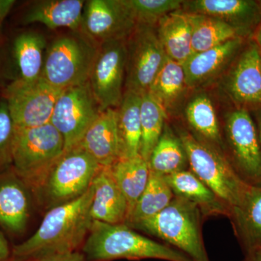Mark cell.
<instances>
[{
	"mask_svg": "<svg viewBox=\"0 0 261 261\" xmlns=\"http://www.w3.org/2000/svg\"><path fill=\"white\" fill-rule=\"evenodd\" d=\"M156 32L166 56L183 65L192 56V27L188 13L178 10L159 20Z\"/></svg>",
	"mask_w": 261,
	"mask_h": 261,
	"instance_id": "obj_24",
	"label": "cell"
},
{
	"mask_svg": "<svg viewBox=\"0 0 261 261\" xmlns=\"http://www.w3.org/2000/svg\"><path fill=\"white\" fill-rule=\"evenodd\" d=\"M126 41L101 44L91 70L88 82L102 111L118 107L124 94Z\"/></svg>",
	"mask_w": 261,
	"mask_h": 261,
	"instance_id": "obj_13",
	"label": "cell"
},
{
	"mask_svg": "<svg viewBox=\"0 0 261 261\" xmlns=\"http://www.w3.org/2000/svg\"><path fill=\"white\" fill-rule=\"evenodd\" d=\"M175 197L190 201L200 208L204 218L226 216L229 209L205 184L192 172L185 170L164 176Z\"/></svg>",
	"mask_w": 261,
	"mask_h": 261,
	"instance_id": "obj_23",
	"label": "cell"
},
{
	"mask_svg": "<svg viewBox=\"0 0 261 261\" xmlns=\"http://www.w3.org/2000/svg\"><path fill=\"white\" fill-rule=\"evenodd\" d=\"M94 193L92 184L78 198L49 209L37 231L14 247L13 255L28 260L75 251L88 235L93 221L90 209Z\"/></svg>",
	"mask_w": 261,
	"mask_h": 261,
	"instance_id": "obj_1",
	"label": "cell"
},
{
	"mask_svg": "<svg viewBox=\"0 0 261 261\" xmlns=\"http://www.w3.org/2000/svg\"><path fill=\"white\" fill-rule=\"evenodd\" d=\"M225 137L231 152V164L244 181L261 185V146L258 133L250 113L245 108L228 115Z\"/></svg>",
	"mask_w": 261,
	"mask_h": 261,
	"instance_id": "obj_12",
	"label": "cell"
},
{
	"mask_svg": "<svg viewBox=\"0 0 261 261\" xmlns=\"http://www.w3.org/2000/svg\"><path fill=\"white\" fill-rule=\"evenodd\" d=\"M167 118L164 110L148 92L141 95L140 154L147 162L162 135Z\"/></svg>",
	"mask_w": 261,
	"mask_h": 261,
	"instance_id": "obj_32",
	"label": "cell"
},
{
	"mask_svg": "<svg viewBox=\"0 0 261 261\" xmlns=\"http://www.w3.org/2000/svg\"><path fill=\"white\" fill-rule=\"evenodd\" d=\"M243 261H261V247L245 252V257Z\"/></svg>",
	"mask_w": 261,
	"mask_h": 261,
	"instance_id": "obj_37",
	"label": "cell"
},
{
	"mask_svg": "<svg viewBox=\"0 0 261 261\" xmlns=\"http://www.w3.org/2000/svg\"><path fill=\"white\" fill-rule=\"evenodd\" d=\"M203 218L197 205L174 196L164 210L130 228L166 242L192 261H210L202 236Z\"/></svg>",
	"mask_w": 261,
	"mask_h": 261,
	"instance_id": "obj_4",
	"label": "cell"
},
{
	"mask_svg": "<svg viewBox=\"0 0 261 261\" xmlns=\"http://www.w3.org/2000/svg\"><path fill=\"white\" fill-rule=\"evenodd\" d=\"M255 43L259 47L261 51V22L259 24L258 27L256 29V32H255Z\"/></svg>",
	"mask_w": 261,
	"mask_h": 261,
	"instance_id": "obj_38",
	"label": "cell"
},
{
	"mask_svg": "<svg viewBox=\"0 0 261 261\" xmlns=\"http://www.w3.org/2000/svg\"><path fill=\"white\" fill-rule=\"evenodd\" d=\"M47 42L42 34L17 29L0 39V89L40 78Z\"/></svg>",
	"mask_w": 261,
	"mask_h": 261,
	"instance_id": "obj_8",
	"label": "cell"
},
{
	"mask_svg": "<svg viewBox=\"0 0 261 261\" xmlns=\"http://www.w3.org/2000/svg\"><path fill=\"white\" fill-rule=\"evenodd\" d=\"M177 135L186 150L192 172L229 211L240 205L250 185L239 176L224 152L185 128H178Z\"/></svg>",
	"mask_w": 261,
	"mask_h": 261,
	"instance_id": "obj_5",
	"label": "cell"
},
{
	"mask_svg": "<svg viewBox=\"0 0 261 261\" xmlns=\"http://www.w3.org/2000/svg\"><path fill=\"white\" fill-rule=\"evenodd\" d=\"M137 27L124 0L85 1L80 30L98 47L126 40Z\"/></svg>",
	"mask_w": 261,
	"mask_h": 261,
	"instance_id": "obj_14",
	"label": "cell"
},
{
	"mask_svg": "<svg viewBox=\"0 0 261 261\" xmlns=\"http://www.w3.org/2000/svg\"><path fill=\"white\" fill-rule=\"evenodd\" d=\"M173 198L174 195L164 176L150 172L145 191L125 224L132 227L141 221L153 217L164 210Z\"/></svg>",
	"mask_w": 261,
	"mask_h": 261,
	"instance_id": "obj_30",
	"label": "cell"
},
{
	"mask_svg": "<svg viewBox=\"0 0 261 261\" xmlns=\"http://www.w3.org/2000/svg\"><path fill=\"white\" fill-rule=\"evenodd\" d=\"M15 126L10 116L8 103L0 100V171L13 166V143Z\"/></svg>",
	"mask_w": 261,
	"mask_h": 261,
	"instance_id": "obj_34",
	"label": "cell"
},
{
	"mask_svg": "<svg viewBox=\"0 0 261 261\" xmlns=\"http://www.w3.org/2000/svg\"><path fill=\"white\" fill-rule=\"evenodd\" d=\"M94 193L91 217L93 221L111 224H126L128 203L111 172V167H102L93 181Z\"/></svg>",
	"mask_w": 261,
	"mask_h": 261,
	"instance_id": "obj_20",
	"label": "cell"
},
{
	"mask_svg": "<svg viewBox=\"0 0 261 261\" xmlns=\"http://www.w3.org/2000/svg\"><path fill=\"white\" fill-rule=\"evenodd\" d=\"M256 119L257 123V133H258L259 140H260L261 146V109L257 111Z\"/></svg>",
	"mask_w": 261,
	"mask_h": 261,
	"instance_id": "obj_39",
	"label": "cell"
},
{
	"mask_svg": "<svg viewBox=\"0 0 261 261\" xmlns=\"http://www.w3.org/2000/svg\"><path fill=\"white\" fill-rule=\"evenodd\" d=\"M2 28H3V27H2L1 25H0V39H1L2 37H3V32H2Z\"/></svg>",
	"mask_w": 261,
	"mask_h": 261,
	"instance_id": "obj_40",
	"label": "cell"
},
{
	"mask_svg": "<svg viewBox=\"0 0 261 261\" xmlns=\"http://www.w3.org/2000/svg\"><path fill=\"white\" fill-rule=\"evenodd\" d=\"M148 163L150 172L162 176L185 171L189 166L181 139L166 123Z\"/></svg>",
	"mask_w": 261,
	"mask_h": 261,
	"instance_id": "obj_27",
	"label": "cell"
},
{
	"mask_svg": "<svg viewBox=\"0 0 261 261\" xmlns=\"http://www.w3.org/2000/svg\"><path fill=\"white\" fill-rule=\"evenodd\" d=\"M181 10L189 14L219 19L242 38L257 29L261 22L260 5L252 0H190L183 1Z\"/></svg>",
	"mask_w": 261,
	"mask_h": 261,
	"instance_id": "obj_15",
	"label": "cell"
},
{
	"mask_svg": "<svg viewBox=\"0 0 261 261\" xmlns=\"http://www.w3.org/2000/svg\"><path fill=\"white\" fill-rule=\"evenodd\" d=\"M25 261H87L84 254L73 251L50 254Z\"/></svg>",
	"mask_w": 261,
	"mask_h": 261,
	"instance_id": "obj_35",
	"label": "cell"
},
{
	"mask_svg": "<svg viewBox=\"0 0 261 261\" xmlns=\"http://www.w3.org/2000/svg\"><path fill=\"white\" fill-rule=\"evenodd\" d=\"M185 116L195 135L224 152L217 115L207 94H197L192 98L185 109Z\"/></svg>",
	"mask_w": 261,
	"mask_h": 261,
	"instance_id": "obj_29",
	"label": "cell"
},
{
	"mask_svg": "<svg viewBox=\"0 0 261 261\" xmlns=\"http://www.w3.org/2000/svg\"><path fill=\"white\" fill-rule=\"evenodd\" d=\"M101 111L89 82L63 89L55 105L50 123L63 137L65 151L80 145Z\"/></svg>",
	"mask_w": 261,
	"mask_h": 261,
	"instance_id": "obj_10",
	"label": "cell"
},
{
	"mask_svg": "<svg viewBox=\"0 0 261 261\" xmlns=\"http://www.w3.org/2000/svg\"><path fill=\"white\" fill-rule=\"evenodd\" d=\"M10 248L4 235L0 231V261H5L10 255Z\"/></svg>",
	"mask_w": 261,
	"mask_h": 261,
	"instance_id": "obj_36",
	"label": "cell"
},
{
	"mask_svg": "<svg viewBox=\"0 0 261 261\" xmlns=\"http://www.w3.org/2000/svg\"><path fill=\"white\" fill-rule=\"evenodd\" d=\"M188 15L192 27L193 53L208 50L240 37L234 29L219 19L203 15Z\"/></svg>",
	"mask_w": 261,
	"mask_h": 261,
	"instance_id": "obj_31",
	"label": "cell"
},
{
	"mask_svg": "<svg viewBox=\"0 0 261 261\" xmlns=\"http://www.w3.org/2000/svg\"><path fill=\"white\" fill-rule=\"evenodd\" d=\"M124 92L147 93L168 57L160 42L155 27L137 25L126 41Z\"/></svg>",
	"mask_w": 261,
	"mask_h": 261,
	"instance_id": "obj_9",
	"label": "cell"
},
{
	"mask_svg": "<svg viewBox=\"0 0 261 261\" xmlns=\"http://www.w3.org/2000/svg\"><path fill=\"white\" fill-rule=\"evenodd\" d=\"M83 252L87 260L116 259H159L166 261H192L179 250L159 243L134 231L126 224L92 221Z\"/></svg>",
	"mask_w": 261,
	"mask_h": 261,
	"instance_id": "obj_2",
	"label": "cell"
},
{
	"mask_svg": "<svg viewBox=\"0 0 261 261\" xmlns=\"http://www.w3.org/2000/svg\"><path fill=\"white\" fill-rule=\"evenodd\" d=\"M140 94L125 91L121 103L116 108L119 159L140 154Z\"/></svg>",
	"mask_w": 261,
	"mask_h": 261,
	"instance_id": "obj_25",
	"label": "cell"
},
{
	"mask_svg": "<svg viewBox=\"0 0 261 261\" xmlns=\"http://www.w3.org/2000/svg\"><path fill=\"white\" fill-rule=\"evenodd\" d=\"M110 167L128 203V219L148 183L149 163L138 154L129 159H118Z\"/></svg>",
	"mask_w": 261,
	"mask_h": 261,
	"instance_id": "obj_26",
	"label": "cell"
},
{
	"mask_svg": "<svg viewBox=\"0 0 261 261\" xmlns=\"http://www.w3.org/2000/svg\"><path fill=\"white\" fill-rule=\"evenodd\" d=\"M85 1L83 0H40L29 3L19 15L18 23L27 25L42 23L55 30L80 29Z\"/></svg>",
	"mask_w": 261,
	"mask_h": 261,
	"instance_id": "obj_18",
	"label": "cell"
},
{
	"mask_svg": "<svg viewBox=\"0 0 261 261\" xmlns=\"http://www.w3.org/2000/svg\"><path fill=\"white\" fill-rule=\"evenodd\" d=\"M64 152V140L51 123L30 128L15 126L13 168L34 194Z\"/></svg>",
	"mask_w": 261,
	"mask_h": 261,
	"instance_id": "obj_3",
	"label": "cell"
},
{
	"mask_svg": "<svg viewBox=\"0 0 261 261\" xmlns=\"http://www.w3.org/2000/svg\"><path fill=\"white\" fill-rule=\"evenodd\" d=\"M137 25L156 27L163 17L181 10V0H124Z\"/></svg>",
	"mask_w": 261,
	"mask_h": 261,
	"instance_id": "obj_33",
	"label": "cell"
},
{
	"mask_svg": "<svg viewBox=\"0 0 261 261\" xmlns=\"http://www.w3.org/2000/svg\"><path fill=\"white\" fill-rule=\"evenodd\" d=\"M228 218L244 252L261 247V185H250Z\"/></svg>",
	"mask_w": 261,
	"mask_h": 261,
	"instance_id": "obj_22",
	"label": "cell"
},
{
	"mask_svg": "<svg viewBox=\"0 0 261 261\" xmlns=\"http://www.w3.org/2000/svg\"><path fill=\"white\" fill-rule=\"evenodd\" d=\"M226 92L243 106H261V51L250 43L242 51L225 82Z\"/></svg>",
	"mask_w": 261,
	"mask_h": 261,
	"instance_id": "obj_16",
	"label": "cell"
},
{
	"mask_svg": "<svg viewBox=\"0 0 261 261\" xmlns=\"http://www.w3.org/2000/svg\"><path fill=\"white\" fill-rule=\"evenodd\" d=\"M243 42V38L238 37L208 50L193 53L183 64L187 87L197 88L214 80L232 61Z\"/></svg>",
	"mask_w": 261,
	"mask_h": 261,
	"instance_id": "obj_19",
	"label": "cell"
},
{
	"mask_svg": "<svg viewBox=\"0 0 261 261\" xmlns=\"http://www.w3.org/2000/svg\"><path fill=\"white\" fill-rule=\"evenodd\" d=\"M101 168L87 151L77 146L65 151L35 195L42 196L49 209L70 202L88 190Z\"/></svg>",
	"mask_w": 261,
	"mask_h": 261,
	"instance_id": "obj_7",
	"label": "cell"
},
{
	"mask_svg": "<svg viewBox=\"0 0 261 261\" xmlns=\"http://www.w3.org/2000/svg\"><path fill=\"white\" fill-rule=\"evenodd\" d=\"M2 99V92H1V89H0V100H1Z\"/></svg>",
	"mask_w": 261,
	"mask_h": 261,
	"instance_id": "obj_41",
	"label": "cell"
},
{
	"mask_svg": "<svg viewBox=\"0 0 261 261\" xmlns=\"http://www.w3.org/2000/svg\"><path fill=\"white\" fill-rule=\"evenodd\" d=\"M102 167H108L119 159L116 108L101 111L80 143Z\"/></svg>",
	"mask_w": 261,
	"mask_h": 261,
	"instance_id": "obj_21",
	"label": "cell"
},
{
	"mask_svg": "<svg viewBox=\"0 0 261 261\" xmlns=\"http://www.w3.org/2000/svg\"><path fill=\"white\" fill-rule=\"evenodd\" d=\"M62 91L40 77L28 83L8 86L1 92L14 126L30 128L50 123L55 105Z\"/></svg>",
	"mask_w": 261,
	"mask_h": 261,
	"instance_id": "obj_11",
	"label": "cell"
},
{
	"mask_svg": "<svg viewBox=\"0 0 261 261\" xmlns=\"http://www.w3.org/2000/svg\"><path fill=\"white\" fill-rule=\"evenodd\" d=\"M257 3H258L259 5H260V8L261 9V1H258V2H257Z\"/></svg>",
	"mask_w": 261,
	"mask_h": 261,
	"instance_id": "obj_42",
	"label": "cell"
},
{
	"mask_svg": "<svg viewBox=\"0 0 261 261\" xmlns=\"http://www.w3.org/2000/svg\"><path fill=\"white\" fill-rule=\"evenodd\" d=\"M98 49L80 30L58 36L47 45L41 77L60 89L87 83Z\"/></svg>",
	"mask_w": 261,
	"mask_h": 261,
	"instance_id": "obj_6",
	"label": "cell"
},
{
	"mask_svg": "<svg viewBox=\"0 0 261 261\" xmlns=\"http://www.w3.org/2000/svg\"><path fill=\"white\" fill-rule=\"evenodd\" d=\"M29 191L13 166L0 171V224L10 232L20 233L27 227L30 215Z\"/></svg>",
	"mask_w": 261,
	"mask_h": 261,
	"instance_id": "obj_17",
	"label": "cell"
},
{
	"mask_svg": "<svg viewBox=\"0 0 261 261\" xmlns=\"http://www.w3.org/2000/svg\"><path fill=\"white\" fill-rule=\"evenodd\" d=\"M187 89L183 65L167 58L152 82L148 93L157 101L168 116L181 102Z\"/></svg>",
	"mask_w": 261,
	"mask_h": 261,
	"instance_id": "obj_28",
	"label": "cell"
}]
</instances>
